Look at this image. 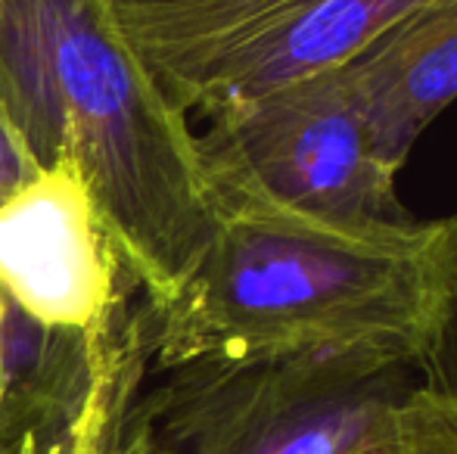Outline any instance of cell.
<instances>
[{"instance_id": "cell-5", "label": "cell", "mask_w": 457, "mask_h": 454, "mask_svg": "<svg viewBox=\"0 0 457 454\" xmlns=\"http://www.w3.org/2000/svg\"><path fill=\"white\" fill-rule=\"evenodd\" d=\"M153 305L109 334L37 324L0 290V454H106L150 376Z\"/></svg>"}, {"instance_id": "cell-1", "label": "cell", "mask_w": 457, "mask_h": 454, "mask_svg": "<svg viewBox=\"0 0 457 454\" xmlns=\"http://www.w3.org/2000/svg\"><path fill=\"white\" fill-rule=\"evenodd\" d=\"M454 309L457 219L355 227L228 196L187 280L153 305L150 370L299 351L420 370Z\"/></svg>"}, {"instance_id": "cell-13", "label": "cell", "mask_w": 457, "mask_h": 454, "mask_svg": "<svg viewBox=\"0 0 457 454\" xmlns=\"http://www.w3.org/2000/svg\"><path fill=\"white\" fill-rule=\"evenodd\" d=\"M106 454H159V451L153 449V442L146 439V433L140 430L137 420L128 414V420H125V426H121L119 439H115V445Z\"/></svg>"}, {"instance_id": "cell-11", "label": "cell", "mask_w": 457, "mask_h": 454, "mask_svg": "<svg viewBox=\"0 0 457 454\" xmlns=\"http://www.w3.org/2000/svg\"><path fill=\"white\" fill-rule=\"evenodd\" d=\"M37 171L41 169L35 165V159L25 153L22 140L12 134V128L0 115V206L12 200Z\"/></svg>"}, {"instance_id": "cell-3", "label": "cell", "mask_w": 457, "mask_h": 454, "mask_svg": "<svg viewBox=\"0 0 457 454\" xmlns=\"http://www.w3.org/2000/svg\"><path fill=\"white\" fill-rule=\"evenodd\" d=\"M423 383L373 351H299L150 370L131 405L159 454H355Z\"/></svg>"}, {"instance_id": "cell-7", "label": "cell", "mask_w": 457, "mask_h": 454, "mask_svg": "<svg viewBox=\"0 0 457 454\" xmlns=\"http://www.w3.org/2000/svg\"><path fill=\"white\" fill-rule=\"evenodd\" d=\"M427 0H271L228 37L153 66L190 115L343 69Z\"/></svg>"}, {"instance_id": "cell-4", "label": "cell", "mask_w": 457, "mask_h": 454, "mask_svg": "<svg viewBox=\"0 0 457 454\" xmlns=\"http://www.w3.org/2000/svg\"><path fill=\"white\" fill-rule=\"evenodd\" d=\"M199 159L218 200L249 196L333 225H402L398 171L379 162L343 72L308 75L199 115Z\"/></svg>"}, {"instance_id": "cell-12", "label": "cell", "mask_w": 457, "mask_h": 454, "mask_svg": "<svg viewBox=\"0 0 457 454\" xmlns=\"http://www.w3.org/2000/svg\"><path fill=\"white\" fill-rule=\"evenodd\" d=\"M420 376L427 383H433V386L457 392V309L452 311V318H448L445 330L439 334L427 361L420 364Z\"/></svg>"}, {"instance_id": "cell-8", "label": "cell", "mask_w": 457, "mask_h": 454, "mask_svg": "<svg viewBox=\"0 0 457 454\" xmlns=\"http://www.w3.org/2000/svg\"><path fill=\"white\" fill-rule=\"evenodd\" d=\"M339 72L373 153L402 171L423 131L457 100V0H427Z\"/></svg>"}, {"instance_id": "cell-6", "label": "cell", "mask_w": 457, "mask_h": 454, "mask_svg": "<svg viewBox=\"0 0 457 454\" xmlns=\"http://www.w3.org/2000/svg\"><path fill=\"white\" fill-rule=\"evenodd\" d=\"M0 290L37 324L81 334L119 330L153 305L69 159L0 206Z\"/></svg>"}, {"instance_id": "cell-2", "label": "cell", "mask_w": 457, "mask_h": 454, "mask_svg": "<svg viewBox=\"0 0 457 454\" xmlns=\"http://www.w3.org/2000/svg\"><path fill=\"white\" fill-rule=\"evenodd\" d=\"M0 115L41 171L79 165L153 305L218 227L196 128L128 37L115 0H0Z\"/></svg>"}, {"instance_id": "cell-10", "label": "cell", "mask_w": 457, "mask_h": 454, "mask_svg": "<svg viewBox=\"0 0 457 454\" xmlns=\"http://www.w3.org/2000/svg\"><path fill=\"white\" fill-rule=\"evenodd\" d=\"M355 454H457V392L423 380L386 430Z\"/></svg>"}, {"instance_id": "cell-9", "label": "cell", "mask_w": 457, "mask_h": 454, "mask_svg": "<svg viewBox=\"0 0 457 454\" xmlns=\"http://www.w3.org/2000/svg\"><path fill=\"white\" fill-rule=\"evenodd\" d=\"M268 4L271 0H115V10L153 69L221 41Z\"/></svg>"}]
</instances>
